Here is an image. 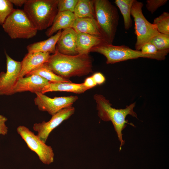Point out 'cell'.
<instances>
[{"label":"cell","instance_id":"obj_16","mask_svg":"<svg viewBox=\"0 0 169 169\" xmlns=\"http://www.w3.org/2000/svg\"><path fill=\"white\" fill-rule=\"evenodd\" d=\"M90 89L82 84L73 83L71 81L49 83L43 88L41 93L43 94L50 92L64 91L81 94Z\"/></svg>","mask_w":169,"mask_h":169},{"label":"cell","instance_id":"obj_21","mask_svg":"<svg viewBox=\"0 0 169 169\" xmlns=\"http://www.w3.org/2000/svg\"><path fill=\"white\" fill-rule=\"evenodd\" d=\"M35 74L47 80L49 83L68 82L69 80L64 79L55 74L45 64V63L34 69L25 76Z\"/></svg>","mask_w":169,"mask_h":169},{"label":"cell","instance_id":"obj_9","mask_svg":"<svg viewBox=\"0 0 169 169\" xmlns=\"http://www.w3.org/2000/svg\"><path fill=\"white\" fill-rule=\"evenodd\" d=\"M34 102L38 110L46 111L52 116L61 110L72 106L78 99L77 96L50 98L41 92L35 93Z\"/></svg>","mask_w":169,"mask_h":169},{"label":"cell","instance_id":"obj_22","mask_svg":"<svg viewBox=\"0 0 169 169\" xmlns=\"http://www.w3.org/2000/svg\"><path fill=\"white\" fill-rule=\"evenodd\" d=\"M135 0H115V3L118 7L123 17L124 28L129 29L132 26L131 9Z\"/></svg>","mask_w":169,"mask_h":169},{"label":"cell","instance_id":"obj_2","mask_svg":"<svg viewBox=\"0 0 169 169\" xmlns=\"http://www.w3.org/2000/svg\"><path fill=\"white\" fill-rule=\"evenodd\" d=\"M94 98L96 103L99 117L102 120L111 121L112 123L120 142L119 149L120 151L122 146L125 142L123 139L122 131L126 126L127 124L135 126L132 123H129L128 120H126V116L130 115L137 118V115L133 110L136 103L127 106L124 109H116L112 107L110 101L101 95L95 94L94 96Z\"/></svg>","mask_w":169,"mask_h":169},{"label":"cell","instance_id":"obj_32","mask_svg":"<svg viewBox=\"0 0 169 169\" xmlns=\"http://www.w3.org/2000/svg\"><path fill=\"white\" fill-rule=\"evenodd\" d=\"M13 4L18 7H21L24 5L27 0H9Z\"/></svg>","mask_w":169,"mask_h":169},{"label":"cell","instance_id":"obj_30","mask_svg":"<svg viewBox=\"0 0 169 169\" xmlns=\"http://www.w3.org/2000/svg\"><path fill=\"white\" fill-rule=\"evenodd\" d=\"M92 76L97 84H101L104 83L105 80V76L100 72L94 74Z\"/></svg>","mask_w":169,"mask_h":169},{"label":"cell","instance_id":"obj_1","mask_svg":"<svg viewBox=\"0 0 169 169\" xmlns=\"http://www.w3.org/2000/svg\"><path fill=\"white\" fill-rule=\"evenodd\" d=\"M45 64L55 74L68 80L72 77H80L93 72L92 60L89 54L68 55L56 50Z\"/></svg>","mask_w":169,"mask_h":169},{"label":"cell","instance_id":"obj_28","mask_svg":"<svg viewBox=\"0 0 169 169\" xmlns=\"http://www.w3.org/2000/svg\"><path fill=\"white\" fill-rule=\"evenodd\" d=\"M140 51L142 53L145 54H156L161 51H159L155 46L150 42L144 44L141 48Z\"/></svg>","mask_w":169,"mask_h":169},{"label":"cell","instance_id":"obj_31","mask_svg":"<svg viewBox=\"0 0 169 169\" xmlns=\"http://www.w3.org/2000/svg\"><path fill=\"white\" fill-rule=\"evenodd\" d=\"M83 83L85 87L90 89L97 85L92 76L87 78Z\"/></svg>","mask_w":169,"mask_h":169},{"label":"cell","instance_id":"obj_25","mask_svg":"<svg viewBox=\"0 0 169 169\" xmlns=\"http://www.w3.org/2000/svg\"><path fill=\"white\" fill-rule=\"evenodd\" d=\"M13 9V5L9 0H0V25L2 26Z\"/></svg>","mask_w":169,"mask_h":169},{"label":"cell","instance_id":"obj_11","mask_svg":"<svg viewBox=\"0 0 169 169\" xmlns=\"http://www.w3.org/2000/svg\"><path fill=\"white\" fill-rule=\"evenodd\" d=\"M75 111V108L71 106L62 109L54 115L47 122L35 123L33 126V130L38 132L37 136L43 142L46 143L52 131L64 121L68 119Z\"/></svg>","mask_w":169,"mask_h":169},{"label":"cell","instance_id":"obj_14","mask_svg":"<svg viewBox=\"0 0 169 169\" xmlns=\"http://www.w3.org/2000/svg\"><path fill=\"white\" fill-rule=\"evenodd\" d=\"M50 54L42 52L27 54L21 62V68L18 78L25 76L31 71L46 63L50 55Z\"/></svg>","mask_w":169,"mask_h":169},{"label":"cell","instance_id":"obj_26","mask_svg":"<svg viewBox=\"0 0 169 169\" xmlns=\"http://www.w3.org/2000/svg\"><path fill=\"white\" fill-rule=\"evenodd\" d=\"M78 0H58V12L64 11L74 13Z\"/></svg>","mask_w":169,"mask_h":169},{"label":"cell","instance_id":"obj_24","mask_svg":"<svg viewBox=\"0 0 169 169\" xmlns=\"http://www.w3.org/2000/svg\"><path fill=\"white\" fill-rule=\"evenodd\" d=\"M159 51L169 49V35L159 33L150 41Z\"/></svg>","mask_w":169,"mask_h":169},{"label":"cell","instance_id":"obj_18","mask_svg":"<svg viewBox=\"0 0 169 169\" xmlns=\"http://www.w3.org/2000/svg\"><path fill=\"white\" fill-rule=\"evenodd\" d=\"M72 28L77 33L88 34L103 39L99 26L95 18H76Z\"/></svg>","mask_w":169,"mask_h":169},{"label":"cell","instance_id":"obj_8","mask_svg":"<svg viewBox=\"0 0 169 169\" xmlns=\"http://www.w3.org/2000/svg\"><path fill=\"white\" fill-rule=\"evenodd\" d=\"M17 131L26 143L28 147L38 156L44 164L49 165L53 162L54 153L52 147L46 144L27 127L20 125Z\"/></svg>","mask_w":169,"mask_h":169},{"label":"cell","instance_id":"obj_15","mask_svg":"<svg viewBox=\"0 0 169 169\" xmlns=\"http://www.w3.org/2000/svg\"><path fill=\"white\" fill-rule=\"evenodd\" d=\"M76 18L73 13L68 11L58 12L52 25L46 32V35L50 37L59 30L72 28Z\"/></svg>","mask_w":169,"mask_h":169},{"label":"cell","instance_id":"obj_29","mask_svg":"<svg viewBox=\"0 0 169 169\" xmlns=\"http://www.w3.org/2000/svg\"><path fill=\"white\" fill-rule=\"evenodd\" d=\"M8 119L6 117L0 115V135H5L8 132V127L5 123Z\"/></svg>","mask_w":169,"mask_h":169},{"label":"cell","instance_id":"obj_19","mask_svg":"<svg viewBox=\"0 0 169 169\" xmlns=\"http://www.w3.org/2000/svg\"><path fill=\"white\" fill-rule=\"evenodd\" d=\"M104 42L100 37L85 33H77L76 48L78 54H89L93 48Z\"/></svg>","mask_w":169,"mask_h":169},{"label":"cell","instance_id":"obj_27","mask_svg":"<svg viewBox=\"0 0 169 169\" xmlns=\"http://www.w3.org/2000/svg\"><path fill=\"white\" fill-rule=\"evenodd\" d=\"M167 0H147L146 1V7L151 14H153L157 9L165 5Z\"/></svg>","mask_w":169,"mask_h":169},{"label":"cell","instance_id":"obj_3","mask_svg":"<svg viewBox=\"0 0 169 169\" xmlns=\"http://www.w3.org/2000/svg\"><path fill=\"white\" fill-rule=\"evenodd\" d=\"M169 49L160 51L155 54H145L140 50H134L125 45L116 46L104 42L93 48L90 52L99 53L106 59L107 64H113L139 58L162 60L166 58Z\"/></svg>","mask_w":169,"mask_h":169},{"label":"cell","instance_id":"obj_23","mask_svg":"<svg viewBox=\"0 0 169 169\" xmlns=\"http://www.w3.org/2000/svg\"><path fill=\"white\" fill-rule=\"evenodd\" d=\"M153 24L160 33L169 35V13L167 12H164L155 18Z\"/></svg>","mask_w":169,"mask_h":169},{"label":"cell","instance_id":"obj_17","mask_svg":"<svg viewBox=\"0 0 169 169\" xmlns=\"http://www.w3.org/2000/svg\"><path fill=\"white\" fill-rule=\"evenodd\" d=\"M61 32V30H59L56 34L46 40L29 44L26 47L28 53L42 52L54 54L56 51V44Z\"/></svg>","mask_w":169,"mask_h":169},{"label":"cell","instance_id":"obj_4","mask_svg":"<svg viewBox=\"0 0 169 169\" xmlns=\"http://www.w3.org/2000/svg\"><path fill=\"white\" fill-rule=\"evenodd\" d=\"M58 0H27L23 10L38 30L50 27L58 13Z\"/></svg>","mask_w":169,"mask_h":169},{"label":"cell","instance_id":"obj_12","mask_svg":"<svg viewBox=\"0 0 169 169\" xmlns=\"http://www.w3.org/2000/svg\"><path fill=\"white\" fill-rule=\"evenodd\" d=\"M49 82L37 75L33 74L18 79L14 89V94L29 91L36 93L41 92Z\"/></svg>","mask_w":169,"mask_h":169},{"label":"cell","instance_id":"obj_13","mask_svg":"<svg viewBox=\"0 0 169 169\" xmlns=\"http://www.w3.org/2000/svg\"><path fill=\"white\" fill-rule=\"evenodd\" d=\"M77 32L73 28L64 29L57 42L56 50L60 53L68 55L78 54L76 48Z\"/></svg>","mask_w":169,"mask_h":169},{"label":"cell","instance_id":"obj_10","mask_svg":"<svg viewBox=\"0 0 169 169\" xmlns=\"http://www.w3.org/2000/svg\"><path fill=\"white\" fill-rule=\"evenodd\" d=\"M6 57V72L0 73V95H10L14 94V88L18 78L21 62L12 58L5 52Z\"/></svg>","mask_w":169,"mask_h":169},{"label":"cell","instance_id":"obj_5","mask_svg":"<svg viewBox=\"0 0 169 169\" xmlns=\"http://www.w3.org/2000/svg\"><path fill=\"white\" fill-rule=\"evenodd\" d=\"M95 18L104 41L112 44L119 24L117 8L107 0H94Z\"/></svg>","mask_w":169,"mask_h":169},{"label":"cell","instance_id":"obj_6","mask_svg":"<svg viewBox=\"0 0 169 169\" xmlns=\"http://www.w3.org/2000/svg\"><path fill=\"white\" fill-rule=\"evenodd\" d=\"M2 26L12 39H29L35 36L38 31L22 9H14Z\"/></svg>","mask_w":169,"mask_h":169},{"label":"cell","instance_id":"obj_20","mask_svg":"<svg viewBox=\"0 0 169 169\" xmlns=\"http://www.w3.org/2000/svg\"><path fill=\"white\" fill-rule=\"evenodd\" d=\"M74 13L76 18L95 19L94 0H78Z\"/></svg>","mask_w":169,"mask_h":169},{"label":"cell","instance_id":"obj_7","mask_svg":"<svg viewBox=\"0 0 169 169\" xmlns=\"http://www.w3.org/2000/svg\"><path fill=\"white\" fill-rule=\"evenodd\" d=\"M143 6L141 2L135 0L131 9V15L134 18L136 36L135 47L137 50H140L144 44L160 33L155 25L149 22L145 17L142 11Z\"/></svg>","mask_w":169,"mask_h":169}]
</instances>
